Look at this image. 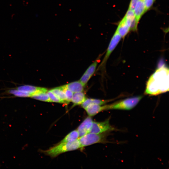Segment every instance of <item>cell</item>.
<instances>
[{"instance_id": "cell-1", "label": "cell", "mask_w": 169, "mask_h": 169, "mask_svg": "<svg viewBox=\"0 0 169 169\" xmlns=\"http://www.w3.org/2000/svg\"><path fill=\"white\" fill-rule=\"evenodd\" d=\"M169 79L168 68L163 64L156 69L149 78L145 93L155 95L168 91Z\"/></svg>"}, {"instance_id": "cell-2", "label": "cell", "mask_w": 169, "mask_h": 169, "mask_svg": "<svg viewBox=\"0 0 169 169\" xmlns=\"http://www.w3.org/2000/svg\"><path fill=\"white\" fill-rule=\"evenodd\" d=\"M80 148L79 139L64 143H59L56 146L44 151L47 155L52 157H55L61 154L75 150Z\"/></svg>"}, {"instance_id": "cell-3", "label": "cell", "mask_w": 169, "mask_h": 169, "mask_svg": "<svg viewBox=\"0 0 169 169\" xmlns=\"http://www.w3.org/2000/svg\"><path fill=\"white\" fill-rule=\"evenodd\" d=\"M142 97V95L131 97L107 105V110H131L138 104Z\"/></svg>"}, {"instance_id": "cell-4", "label": "cell", "mask_w": 169, "mask_h": 169, "mask_svg": "<svg viewBox=\"0 0 169 169\" xmlns=\"http://www.w3.org/2000/svg\"><path fill=\"white\" fill-rule=\"evenodd\" d=\"M107 133L95 134L89 133L79 138L80 148L93 144L106 142Z\"/></svg>"}, {"instance_id": "cell-5", "label": "cell", "mask_w": 169, "mask_h": 169, "mask_svg": "<svg viewBox=\"0 0 169 169\" xmlns=\"http://www.w3.org/2000/svg\"><path fill=\"white\" fill-rule=\"evenodd\" d=\"M109 120L101 122L93 121L89 133L99 134L115 131V129L110 125Z\"/></svg>"}, {"instance_id": "cell-6", "label": "cell", "mask_w": 169, "mask_h": 169, "mask_svg": "<svg viewBox=\"0 0 169 169\" xmlns=\"http://www.w3.org/2000/svg\"><path fill=\"white\" fill-rule=\"evenodd\" d=\"M121 38V36L116 30L110 40L105 57L99 66V69L104 68L107 59L120 42Z\"/></svg>"}, {"instance_id": "cell-7", "label": "cell", "mask_w": 169, "mask_h": 169, "mask_svg": "<svg viewBox=\"0 0 169 169\" xmlns=\"http://www.w3.org/2000/svg\"><path fill=\"white\" fill-rule=\"evenodd\" d=\"M93 121L91 117L89 116L85 118L79 126L77 130L80 137L89 132Z\"/></svg>"}, {"instance_id": "cell-8", "label": "cell", "mask_w": 169, "mask_h": 169, "mask_svg": "<svg viewBox=\"0 0 169 169\" xmlns=\"http://www.w3.org/2000/svg\"><path fill=\"white\" fill-rule=\"evenodd\" d=\"M17 89L28 93L31 95V96L35 94L42 92H47V89L41 87H36L31 85H25L18 86Z\"/></svg>"}, {"instance_id": "cell-9", "label": "cell", "mask_w": 169, "mask_h": 169, "mask_svg": "<svg viewBox=\"0 0 169 169\" xmlns=\"http://www.w3.org/2000/svg\"><path fill=\"white\" fill-rule=\"evenodd\" d=\"M107 105L91 104L88 105L84 109L89 116L91 117L103 110H107Z\"/></svg>"}, {"instance_id": "cell-10", "label": "cell", "mask_w": 169, "mask_h": 169, "mask_svg": "<svg viewBox=\"0 0 169 169\" xmlns=\"http://www.w3.org/2000/svg\"><path fill=\"white\" fill-rule=\"evenodd\" d=\"M130 27V25L124 17L120 22L116 30L121 38H124L129 32Z\"/></svg>"}, {"instance_id": "cell-11", "label": "cell", "mask_w": 169, "mask_h": 169, "mask_svg": "<svg viewBox=\"0 0 169 169\" xmlns=\"http://www.w3.org/2000/svg\"><path fill=\"white\" fill-rule=\"evenodd\" d=\"M133 11L136 21L138 23L142 16L146 12L144 0H138Z\"/></svg>"}, {"instance_id": "cell-12", "label": "cell", "mask_w": 169, "mask_h": 169, "mask_svg": "<svg viewBox=\"0 0 169 169\" xmlns=\"http://www.w3.org/2000/svg\"><path fill=\"white\" fill-rule=\"evenodd\" d=\"M63 86L73 93L82 92L84 86L79 81L73 82Z\"/></svg>"}, {"instance_id": "cell-13", "label": "cell", "mask_w": 169, "mask_h": 169, "mask_svg": "<svg viewBox=\"0 0 169 169\" xmlns=\"http://www.w3.org/2000/svg\"><path fill=\"white\" fill-rule=\"evenodd\" d=\"M111 100H103L93 99H86L81 104V106L85 109L90 104H94L103 105L111 101Z\"/></svg>"}, {"instance_id": "cell-14", "label": "cell", "mask_w": 169, "mask_h": 169, "mask_svg": "<svg viewBox=\"0 0 169 169\" xmlns=\"http://www.w3.org/2000/svg\"><path fill=\"white\" fill-rule=\"evenodd\" d=\"M86 99L85 95L83 92H78L73 94L71 101L74 105H81Z\"/></svg>"}, {"instance_id": "cell-15", "label": "cell", "mask_w": 169, "mask_h": 169, "mask_svg": "<svg viewBox=\"0 0 169 169\" xmlns=\"http://www.w3.org/2000/svg\"><path fill=\"white\" fill-rule=\"evenodd\" d=\"M79 137V134L77 130H75L72 131L66 135L59 143L72 141L78 139Z\"/></svg>"}, {"instance_id": "cell-16", "label": "cell", "mask_w": 169, "mask_h": 169, "mask_svg": "<svg viewBox=\"0 0 169 169\" xmlns=\"http://www.w3.org/2000/svg\"><path fill=\"white\" fill-rule=\"evenodd\" d=\"M50 90L60 100L67 103L65 94L62 86L55 88Z\"/></svg>"}, {"instance_id": "cell-17", "label": "cell", "mask_w": 169, "mask_h": 169, "mask_svg": "<svg viewBox=\"0 0 169 169\" xmlns=\"http://www.w3.org/2000/svg\"><path fill=\"white\" fill-rule=\"evenodd\" d=\"M31 97L34 99L43 101L51 102L47 92L38 93L32 95Z\"/></svg>"}, {"instance_id": "cell-18", "label": "cell", "mask_w": 169, "mask_h": 169, "mask_svg": "<svg viewBox=\"0 0 169 169\" xmlns=\"http://www.w3.org/2000/svg\"><path fill=\"white\" fill-rule=\"evenodd\" d=\"M100 57L101 56H99L98 58L88 67L84 73L91 77L96 70V67L100 61Z\"/></svg>"}, {"instance_id": "cell-19", "label": "cell", "mask_w": 169, "mask_h": 169, "mask_svg": "<svg viewBox=\"0 0 169 169\" xmlns=\"http://www.w3.org/2000/svg\"><path fill=\"white\" fill-rule=\"evenodd\" d=\"M8 92L9 93L17 97H31L30 94L17 89H11L8 90Z\"/></svg>"}, {"instance_id": "cell-20", "label": "cell", "mask_w": 169, "mask_h": 169, "mask_svg": "<svg viewBox=\"0 0 169 169\" xmlns=\"http://www.w3.org/2000/svg\"><path fill=\"white\" fill-rule=\"evenodd\" d=\"M47 93L51 102L65 103L64 101L59 98L50 90H48Z\"/></svg>"}, {"instance_id": "cell-21", "label": "cell", "mask_w": 169, "mask_h": 169, "mask_svg": "<svg viewBox=\"0 0 169 169\" xmlns=\"http://www.w3.org/2000/svg\"><path fill=\"white\" fill-rule=\"evenodd\" d=\"M62 87L63 88L65 94L66 103H69L71 101L73 95V93L69 90L64 87L63 85L62 86Z\"/></svg>"}, {"instance_id": "cell-22", "label": "cell", "mask_w": 169, "mask_h": 169, "mask_svg": "<svg viewBox=\"0 0 169 169\" xmlns=\"http://www.w3.org/2000/svg\"><path fill=\"white\" fill-rule=\"evenodd\" d=\"M91 77L89 75L84 73L80 78L79 81L84 86L87 84Z\"/></svg>"}, {"instance_id": "cell-23", "label": "cell", "mask_w": 169, "mask_h": 169, "mask_svg": "<svg viewBox=\"0 0 169 169\" xmlns=\"http://www.w3.org/2000/svg\"><path fill=\"white\" fill-rule=\"evenodd\" d=\"M154 1V0H144L146 12L151 7Z\"/></svg>"}, {"instance_id": "cell-24", "label": "cell", "mask_w": 169, "mask_h": 169, "mask_svg": "<svg viewBox=\"0 0 169 169\" xmlns=\"http://www.w3.org/2000/svg\"><path fill=\"white\" fill-rule=\"evenodd\" d=\"M138 0H131L129 5L128 9L133 11Z\"/></svg>"}, {"instance_id": "cell-25", "label": "cell", "mask_w": 169, "mask_h": 169, "mask_svg": "<svg viewBox=\"0 0 169 169\" xmlns=\"http://www.w3.org/2000/svg\"></svg>"}]
</instances>
